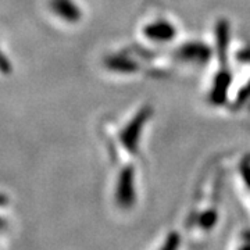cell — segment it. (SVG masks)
<instances>
[{"mask_svg":"<svg viewBox=\"0 0 250 250\" xmlns=\"http://www.w3.org/2000/svg\"><path fill=\"white\" fill-rule=\"evenodd\" d=\"M134 175L131 171H125L120 178L118 189H117V200L123 207H129L134 203Z\"/></svg>","mask_w":250,"mask_h":250,"instance_id":"obj_1","label":"cell"},{"mask_svg":"<svg viewBox=\"0 0 250 250\" xmlns=\"http://www.w3.org/2000/svg\"><path fill=\"white\" fill-rule=\"evenodd\" d=\"M145 32L149 38L156 39V41H167V39L174 36V28L171 27L170 24L161 21V22H157V24L149 25L145 29Z\"/></svg>","mask_w":250,"mask_h":250,"instance_id":"obj_2","label":"cell"},{"mask_svg":"<svg viewBox=\"0 0 250 250\" xmlns=\"http://www.w3.org/2000/svg\"><path fill=\"white\" fill-rule=\"evenodd\" d=\"M54 10L67 20H77L80 18V10L75 7V4L70 0H56L54 1Z\"/></svg>","mask_w":250,"mask_h":250,"instance_id":"obj_3","label":"cell"},{"mask_svg":"<svg viewBox=\"0 0 250 250\" xmlns=\"http://www.w3.org/2000/svg\"><path fill=\"white\" fill-rule=\"evenodd\" d=\"M179 246V236L177 233H171L170 236L167 238V241L164 243V246L160 250H178Z\"/></svg>","mask_w":250,"mask_h":250,"instance_id":"obj_4","label":"cell"},{"mask_svg":"<svg viewBox=\"0 0 250 250\" xmlns=\"http://www.w3.org/2000/svg\"><path fill=\"white\" fill-rule=\"evenodd\" d=\"M215 221V214L214 213H207L206 215L202 217V225L206 227V228H208V227H211Z\"/></svg>","mask_w":250,"mask_h":250,"instance_id":"obj_5","label":"cell"},{"mask_svg":"<svg viewBox=\"0 0 250 250\" xmlns=\"http://www.w3.org/2000/svg\"><path fill=\"white\" fill-rule=\"evenodd\" d=\"M242 250H250V245H248V246H245V248H243V249Z\"/></svg>","mask_w":250,"mask_h":250,"instance_id":"obj_6","label":"cell"}]
</instances>
